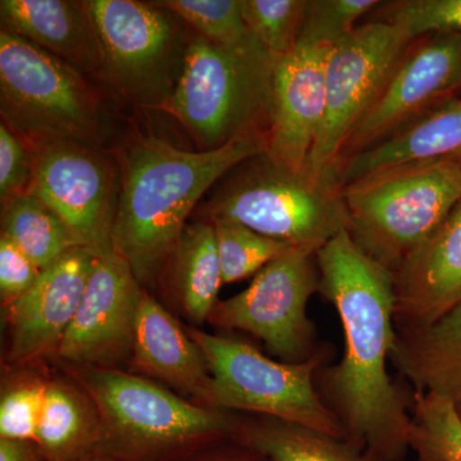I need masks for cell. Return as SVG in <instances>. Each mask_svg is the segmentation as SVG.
I'll return each mask as SVG.
<instances>
[{"label":"cell","mask_w":461,"mask_h":461,"mask_svg":"<svg viewBox=\"0 0 461 461\" xmlns=\"http://www.w3.org/2000/svg\"><path fill=\"white\" fill-rule=\"evenodd\" d=\"M320 294L335 306L345 350L324 364L315 387L346 439L378 461H402L411 450L412 393L388 373L396 339L393 272L342 230L317 251Z\"/></svg>","instance_id":"6da1fadb"},{"label":"cell","mask_w":461,"mask_h":461,"mask_svg":"<svg viewBox=\"0 0 461 461\" xmlns=\"http://www.w3.org/2000/svg\"><path fill=\"white\" fill-rule=\"evenodd\" d=\"M267 149V132L241 136L209 151L185 150L156 135L124 136L114 150L122 185L113 249L144 290L156 294L167 260L209 190Z\"/></svg>","instance_id":"7a4b0ae2"},{"label":"cell","mask_w":461,"mask_h":461,"mask_svg":"<svg viewBox=\"0 0 461 461\" xmlns=\"http://www.w3.org/2000/svg\"><path fill=\"white\" fill-rule=\"evenodd\" d=\"M122 103L96 78L0 27V114L25 140L114 151L129 133Z\"/></svg>","instance_id":"3957f363"},{"label":"cell","mask_w":461,"mask_h":461,"mask_svg":"<svg viewBox=\"0 0 461 461\" xmlns=\"http://www.w3.org/2000/svg\"><path fill=\"white\" fill-rule=\"evenodd\" d=\"M95 402L102 423L96 455L111 461H156L190 446L236 435L241 412L190 402L122 369L53 366Z\"/></svg>","instance_id":"277c9868"},{"label":"cell","mask_w":461,"mask_h":461,"mask_svg":"<svg viewBox=\"0 0 461 461\" xmlns=\"http://www.w3.org/2000/svg\"><path fill=\"white\" fill-rule=\"evenodd\" d=\"M191 220L236 221L267 238L314 249L350 229L339 181L295 171L267 151L227 172Z\"/></svg>","instance_id":"5b68a950"},{"label":"cell","mask_w":461,"mask_h":461,"mask_svg":"<svg viewBox=\"0 0 461 461\" xmlns=\"http://www.w3.org/2000/svg\"><path fill=\"white\" fill-rule=\"evenodd\" d=\"M351 239L391 272L432 235L461 199L454 159L411 163L342 189Z\"/></svg>","instance_id":"8992f818"},{"label":"cell","mask_w":461,"mask_h":461,"mask_svg":"<svg viewBox=\"0 0 461 461\" xmlns=\"http://www.w3.org/2000/svg\"><path fill=\"white\" fill-rule=\"evenodd\" d=\"M273 68L272 60L240 56L193 30L180 81L162 112L182 124L199 151L268 133Z\"/></svg>","instance_id":"52a82bcc"},{"label":"cell","mask_w":461,"mask_h":461,"mask_svg":"<svg viewBox=\"0 0 461 461\" xmlns=\"http://www.w3.org/2000/svg\"><path fill=\"white\" fill-rule=\"evenodd\" d=\"M185 327L204 353L211 371L208 408L277 418L346 438L315 387L318 369L332 357L329 345L308 362L288 364L271 359L235 336Z\"/></svg>","instance_id":"ba28073f"},{"label":"cell","mask_w":461,"mask_h":461,"mask_svg":"<svg viewBox=\"0 0 461 461\" xmlns=\"http://www.w3.org/2000/svg\"><path fill=\"white\" fill-rule=\"evenodd\" d=\"M103 48L99 81L126 104L163 111L172 98L193 29L156 2L89 0Z\"/></svg>","instance_id":"9c48e42d"},{"label":"cell","mask_w":461,"mask_h":461,"mask_svg":"<svg viewBox=\"0 0 461 461\" xmlns=\"http://www.w3.org/2000/svg\"><path fill=\"white\" fill-rule=\"evenodd\" d=\"M320 249L294 247L254 276L249 287L218 302L208 323L222 330H240L264 342L280 362L300 364L320 353L308 303L320 294Z\"/></svg>","instance_id":"30bf717a"},{"label":"cell","mask_w":461,"mask_h":461,"mask_svg":"<svg viewBox=\"0 0 461 461\" xmlns=\"http://www.w3.org/2000/svg\"><path fill=\"white\" fill-rule=\"evenodd\" d=\"M412 41L400 27L368 20L330 47L326 112L306 165L312 175L339 181L346 140Z\"/></svg>","instance_id":"8fae6325"},{"label":"cell","mask_w":461,"mask_h":461,"mask_svg":"<svg viewBox=\"0 0 461 461\" xmlns=\"http://www.w3.org/2000/svg\"><path fill=\"white\" fill-rule=\"evenodd\" d=\"M32 153L30 191L44 200L85 248L113 253L122 175L114 151L65 139L26 140Z\"/></svg>","instance_id":"7c38bea8"},{"label":"cell","mask_w":461,"mask_h":461,"mask_svg":"<svg viewBox=\"0 0 461 461\" xmlns=\"http://www.w3.org/2000/svg\"><path fill=\"white\" fill-rule=\"evenodd\" d=\"M460 86L461 35L433 33L412 41L378 98L346 140L341 163L453 98Z\"/></svg>","instance_id":"4fadbf2b"},{"label":"cell","mask_w":461,"mask_h":461,"mask_svg":"<svg viewBox=\"0 0 461 461\" xmlns=\"http://www.w3.org/2000/svg\"><path fill=\"white\" fill-rule=\"evenodd\" d=\"M145 291L122 257L114 251L96 257L83 299L51 366L127 371Z\"/></svg>","instance_id":"5bb4252c"},{"label":"cell","mask_w":461,"mask_h":461,"mask_svg":"<svg viewBox=\"0 0 461 461\" xmlns=\"http://www.w3.org/2000/svg\"><path fill=\"white\" fill-rule=\"evenodd\" d=\"M98 256L84 247L67 251L42 269L25 295L2 309L8 333L2 366L14 368L54 362Z\"/></svg>","instance_id":"9a60e30c"},{"label":"cell","mask_w":461,"mask_h":461,"mask_svg":"<svg viewBox=\"0 0 461 461\" xmlns=\"http://www.w3.org/2000/svg\"><path fill=\"white\" fill-rule=\"evenodd\" d=\"M330 47L299 41L273 68L267 154L295 171H305L323 122Z\"/></svg>","instance_id":"2e32d148"},{"label":"cell","mask_w":461,"mask_h":461,"mask_svg":"<svg viewBox=\"0 0 461 461\" xmlns=\"http://www.w3.org/2000/svg\"><path fill=\"white\" fill-rule=\"evenodd\" d=\"M393 278L396 329L426 326L461 303V199Z\"/></svg>","instance_id":"e0dca14e"},{"label":"cell","mask_w":461,"mask_h":461,"mask_svg":"<svg viewBox=\"0 0 461 461\" xmlns=\"http://www.w3.org/2000/svg\"><path fill=\"white\" fill-rule=\"evenodd\" d=\"M127 372L150 379L198 405L206 406L208 402L212 375L204 353L185 324L148 291L139 308Z\"/></svg>","instance_id":"ac0fdd59"},{"label":"cell","mask_w":461,"mask_h":461,"mask_svg":"<svg viewBox=\"0 0 461 461\" xmlns=\"http://www.w3.org/2000/svg\"><path fill=\"white\" fill-rule=\"evenodd\" d=\"M2 27L99 80L103 48L89 0H2Z\"/></svg>","instance_id":"d6986e66"},{"label":"cell","mask_w":461,"mask_h":461,"mask_svg":"<svg viewBox=\"0 0 461 461\" xmlns=\"http://www.w3.org/2000/svg\"><path fill=\"white\" fill-rule=\"evenodd\" d=\"M223 285L213 223L191 220L167 260L154 296L185 326L202 329Z\"/></svg>","instance_id":"ffe728a7"},{"label":"cell","mask_w":461,"mask_h":461,"mask_svg":"<svg viewBox=\"0 0 461 461\" xmlns=\"http://www.w3.org/2000/svg\"><path fill=\"white\" fill-rule=\"evenodd\" d=\"M390 363L415 393L461 403V303L426 326L396 329Z\"/></svg>","instance_id":"44dd1931"},{"label":"cell","mask_w":461,"mask_h":461,"mask_svg":"<svg viewBox=\"0 0 461 461\" xmlns=\"http://www.w3.org/2000/svg\"><path fill=\"white\" fill-rule=\"evenodd\" d=\"M461 151V96L445 100L395 135L348 158L339 169V186L411 163L446 159Z\"/></svg>","instance_id":"7402d4cb"},{"label":"cell","mask_w":461,"mask_h":461,"mask_svg":"<svg viewBox=\"0 0 461 461\" xmlns=\"http://www.w3.org/2000/svg\"><path fill=\"white\" fill-rule=\"evenodd\" d=\"M102 423L95 402L74 378L53 366L36 444L48 461L95 456Z\"/></svg>","instance_id":"603a6c76"},{"label":"cell","mask_w":461,"mask_h":461,"mask_svg":"<svg viewBox=\"0 0 461 461\" xmlns=\"http://www.w3.org/2000/svg\"><path fill=\"white\" fill-rule=\"evenodd\" d=\"M235 437L272 461H378L348 439L264 415L241 412Z\"/></svg>","instance_id":"cb8c5ba5"},{"label":"cell","mask_w":461,"mask_h":461,"mask_svg":"<svg viewBox=\"0 0 461 461\" xmlns=\"http://www.w3.org/2000/svg\"><path fill=\"white\" fill-rule=\"evenodd\" d=\"M0 211L2 233L41 271L67 251L83 247L62 218L32 191L0 205Z\"/></svg>","instance_id":"d4e9b609"},{"label":"cell","mask_w":461,"mask_h":461,"mask_svg":"<svg viewBox=\"0 0 461 461\" xmlns=\"http://www.w3.org/2000/svg\"><path fill=\"white\" fill-rule=\"evenodd\" d=\"M157 3L175 12L194 32L218 47L240 56L272 60L245 23L241 0H157Z\"/></svg>","instance_id":"484cf974"},{"label":"cell","mask_w":461,"mask_h":461,"mask_svg":"<svg viewBox=\"0 0 461 461\" xmlns=\"http://www.w3.org/2000/svg\"><path fill=\"white\" fill-rule=\"evenodd\" d=\"M51 371V364L2 366L0 438L36 442Z\"/></svg>","instance_id":"4316f807"},{"label":"cell","mask_w":461,"mask_h":461,"mask_svg":"<svg viewBox=\"0 0 461 461\" xmlns=\"http://www.w3.org/2000/svg\"><path fill=\"white\" fill-rule=\"evenodd\" d=\"M409 446L420 459L461 461V420L456 405L414 391Z\"/></svg>","instance_id":"83f0119b"},{"label":"cell","mask_w":461,"mask_h":461,"mask_svg":"<svg viewBox=\"0 0 461 461\" xmlns=\"http://www.w3.org/2000/svg\"><path fill=\"white\" fill-rule=\"evenodd\" d=\"M223 285L257 276L264 267L277 259L288 249L286 242L260 235L245 224L230 220H212Z\"/></svg>","instance_id":"f1b7e54d"},{"label":"cell","mask_w":461,"mask_h":461,"mask_svg":"<svg viewBox=\"0 0 461 461\" xmlns=\"http://www.w3.org/2000/svg\"><path fill=\"white\" fill-rule=\"evenodd\" d=\"M308 0H241L242 17L273 62L295 50Z\"/></svg>","instance_id":"f546056e"},{"label":"cell","mask_w":461,"mask_h":461,"mask_svg":"<svg viewBox=\"0 0 461 461\" xmlns=\"http://www.w3.org/2000/svg\"><path fill=\"white\" fill-rule=\"evenodd\" d=\"M400 27L411 41L433 33L461 35V0L382 2L369 16Z\"/></svg>","instance_id":"4dcf8cb0"},{"label":"cell","mask_w":461,"mask_h":461,"mask_svg":"<svg viewBox=\"0 0 461 461\" xmlns=\"http://www.w3.org/2000/svg\"><path fill=\"white\" fill-rule=\"evenodd\" d=\"M378 0H308L300 41L336 44L357 29V23L381 5Z\"/></svg>","instance_id":"1f68e13d"},{"label":"cell","mask_w":461,"mask_h":461,"mask_svg":"<svg viewBox=\"0 0 461 461\" xmlns=\"http://www.w3.org/2000/svg\"><path fill=\"white\" fill-rule=\"evenodd\" d=\"M32 153L23 136L0 122V205L29 193Z\"/></svg>","instance_id":"d6a6232c"},{"label":"cell","mask_w":461,"mask_h":461,"mask_svg":"<svg viewBox=\"0 0 461 461\" xmlns=\"http://www.w3.org/2000/svg\"><path fill=\"white\" fill-rule=\"evenodd\" d=\"M41 269L20 248L0 232V304L2 309L25 295L38 281Z\"/></svg>","instance_id":"836d02e7"},{"label":"cell","mask_w":461,"mask_h":461,"mask_svg":"<svg viewBox=\"0 0 461 461\" xmlns=\"http://www.w3.org/2000/svg\"><path fill=\"white\" fill-rule=\"evenodd\" d=\"M156 461H272L240 441L236 437H220L200 444L190 446L177 453Z\"/></svg>","instance_id":"e575fe53"},{"label":"cell","mask_w":461,"mask_h":461,"mask_svg":"<svg viewBox=\"0 0 461 461\" xmlns=\"http://www.w3.org/2000/svg\"><path fill=\"white\" fill-rule=\"evenodd\" d=\"M0 461H48L35 441L0 438Z\"/></svg>","instance_id":"d590c367"},{"label":"cell","mask_w":461,"mask_h":461,"mask_svg":"<svg viewBox=\"0 0 461 461\" xmlns=\"http://www.w3.org/2000/svg\"><path fill=\"white\" fill-rule=\"evenodd\" d=\"M83 461H111L108 459H105V457L99 456V455H95V456H91L89 459H85Z\"/></svg>","instance_id":"8d00e7d4"},{"label":"cell","mask_w":461,"mask_h":461,"mask_svg":"<svg viewBox=\"0 0 461 461\" xmlns=\"http://www.w3.org/2000/svg\"><path fill=\"white\" fill-rule=\"evenodd\" d=\"M451 159H454L455 162H456L457 165H459V167L461 168V151H459V153H457V154H455L454 157H451Z\"/></svg>","instance_id":"74e56055"},{"label":"cell","mask_w":461,"mask_h":461,"mask_svg":"<svg viewBox=\"0 0 461 461\" xmlns=\"http://www.w3.org/2000/svg\"><path fill=\"white\" fill-rule=\"evenodd\" d=\"M456 411H457V412H459V417L461 420V403H460V405H456Z\"/></svg>","instance_id":"f35d334b"},{"label":"cell","mask_w":461,"mask_h":461,"mask_svg":"<svg viewBox=\"0 0 461 461\" xmlns=\"http://www.w3.org/2000/svg\"><path fill=\"white\" fill-rule=\"evenodd\" d=\"M456 95H459V96H461V86H460V89H459V91H457V94H456Z\"/></svg>","instance_id":"ab89813d"},{"label":"cell","mask_w":461,"mask_h":461,"mask_svg":"<svg viewBox=\"0 0 461 461\" xmlns=\"http://www.w3.org/2000/svg\"><path fill=\"white\" fill-rule=\"evenodd\" d=\"M417 461H427V460L420 459V457H417Z\"/></svg>","instance_id":"60d3db41"}]
</instances>
